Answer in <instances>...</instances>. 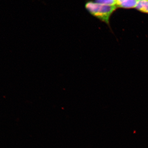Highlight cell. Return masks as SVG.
Masks as SVG:
<instances>
[{"instance_id":"cell-3","label":"cell","mask_w":148,"mask_h":148,"mask_svg":"<svg viewBox=\"0 0 148 148\" xmlns=\"http://www.w3.org/2000/svg\"><path fill=\"white\" fill-rule=\"evenodd\" d=\"M135 9L140 12L148 14V0H138Z\"/></svg>"},{"instance_id":"cell-2","label":"cell","mask_w":148,"mask_h":148,"mask_svg":"<svg viewBox=\"0 0 148 148\" xmlns=\"http://www.w3.org/2000/svg\"><path fill=\"white\" fill-rule=\"evenodd\" d=\"M138 0H116L117 8L132 9L136 8Z\"/></svg>"},{"instance_id":"cell-1","label":"cell","mask_w":148,"mask_h":148,"mask_svg":"<svg viewBox=\"0 0 148 148\" xmlns=\"http://www.w3.org/2000/svg\"><path fill=\"white\" fill-rule=\"evenodd\" d=\"M85 8L92 16L106 23L109 27L111 16L117 8L116 6L105 5L91 0L86 2Z\"/></svg>"},{"instance_id":"cell-4","label":"cell","mask_w":148,"mask_h":148,"mask_svg":"<svg viewBox=\"0 0 148 148\" xmlns=\"http://www.w3.org/2000/svg\"><path fill=\"white\" fill-rule=\"evenodd\" d=\"M94 1L95 2L105 5L116 6V0H95Z\"/></svg>"}]
</instances>
